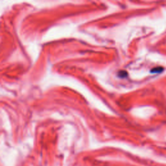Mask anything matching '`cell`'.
Returning a JSON list of instances; mask_svg holds the SVG:
<instances>
[{
	"label": "cell",
	"mask_w": 166,
	"mask_h": 166,
	"mask_svg": "<svg viewBox=\"0 0 166 166\" xmlns=\"http://www.w3.org/2000/svg\"><path fill=\"white\" fill-rule=\"evenodd\" d=\"M162 71H163V68H162V67H159V68H154V69H152L151 72L152 73H161Z\"/></svg>",
	"instance_id": "cell-1"
}]
</instances>
